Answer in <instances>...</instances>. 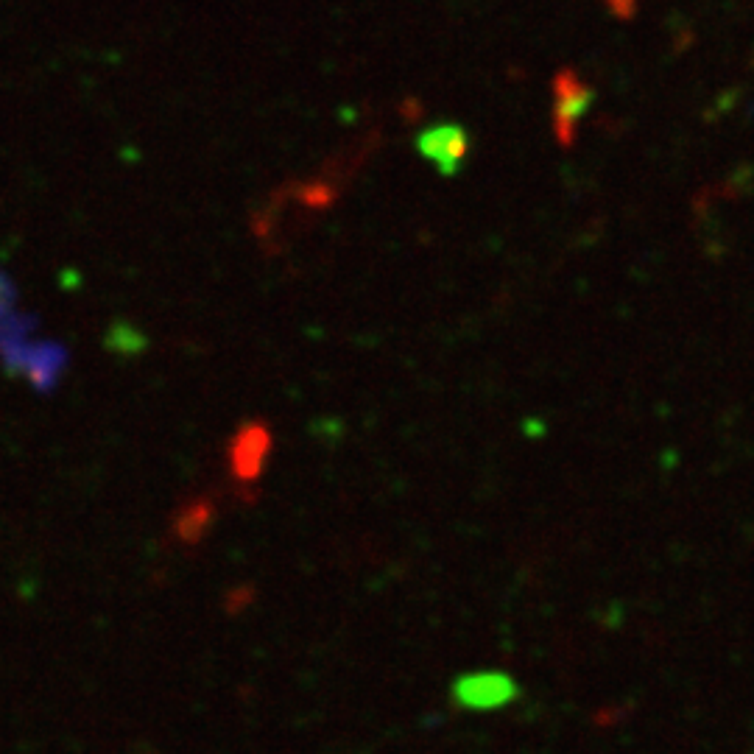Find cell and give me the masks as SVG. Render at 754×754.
Here are the masks:
<instances>
[{
    "instance_id": "6",
    "label": "cell",
    "mask_w": 754,
    "mask_h": 754,
    "mask_svg": "<svg viewBox=\"0 0 754 754\" xmlns=\"http://www.w3.org/2000/svg\"><path fill=\"white\" fill-rule=\"evenodd\" d=\"M210 520H213V506L207 503V500H196V503H190L188 509L182 512V520H179V534H199L204 528L210 526Z\"/></svg>"
},
{
    "instance_id": "5",
    "label": "cell",
    "mask_w": 754,
    "mask_h": 754,
    "mask_svg": "<svg viewBox=\"0 0 754 754\" xmlns=\"http://www.w3.org/2000/svg\"><path fill=\"white\" fill-rule=\"evenodd\" d=\"M456 696L461 704H470V707H498L512 699L514 685L512 679L503 674L464 676L456 685Z\"/></svg>"
},
{
    "instance_id": "7",
    "label": "cell",
    "mask_w": 754,
    "mask_h": 754,
    "mask_svg": "<svg viewBox=\"0 0 754 754\" xmlns=\"http://www.w3.org/2000/svg\"><path fill=\"white\" fill-rule=\"evenodd\" d=\"M14 305H17V285L6 271H0V316L12 313Z\"/></svg>"
},
{
    "instance_id": "1",
    "label": "cell",
    "mask_w": 754,
    "mask_h": 754,
    "mask_svg": "<svg viewBox=\"0 0 754 754\" xmlns=\"http://www.w3.org/2000/svg\"><path fill=\"white\" fill-rule=\"evenodd\" d=\"M593 104V90L573 70H562L553 79V135L562 146H573L581 118Z\"/></svg>"
},
{
    "instance_id": "3",
    "label": "cell",
    "mask_w": 754,
    "mask_h": 754,
    "mask_svg": "<svg viewBox=\"0 0 754 754\" xmlns=\"http://www.w3.org/2000/svg\"><path fill=\"white\" fill-rule=\"evenodd\" d=\"M419 154L439 168V174L453 176L470 157V137L456 123H439L417 140Z\"/></svg>"
},
{
    "instance_id": "2",
    "label": "cell",
    "mask_w": 754,
    "mask_h": 754,
    "mask_svg": "<svg viewBox=\"0 0 754 754\" xmlns=\"http://www.w3.org/2000/svg\"><path fill=\"white\" fill-rule=\"evenodd\" d=\"M271 431L263 422H246L241 431L235 433L229 445V467L235 481L241 484H255L263 475V467L269 461Z\"/></svg>"
},
{
    "instance_id": "4",
    "label": "cell",
    "mask_w": 754,
    "mask_h": 754,
    "mask_svg": "<svg viewBox=\"0 0 754 754\" xmlns=\"http://www.w3.org/2000/svg\"><path fill=\"white\" fill-rule=\"evenodd\" d=\"M65 366H68V350L62 344H56V341L31 344L28 341L20 352V361L14 366V375H26L37 391H51L59 383Z\"/></svg>"
}]
</instances>
